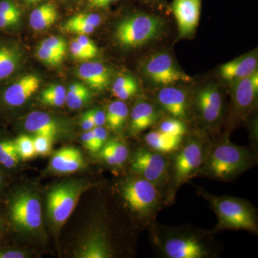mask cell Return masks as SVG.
<instances>
[{"label": "cell", "instance_id": "28", "mask_svg": "<svg viewBox=\"0 0 258 258\" xmlns=\"http://www.w3.org/2000/svg\"><path fill=\"white\" fill-rule=\"evenodd\" d=\"M129 110L124 102L116 101L108 105L106 112V124L111 130L118 132L123 128L128 118Z\"/></svg>", "mask_w": 258, "mask_h": 258}, {"label": "cell", "instance_id": "48", "mask_svg": "<svg viewBox=\"0 0 258 258\" xmlns=\"http://www.w3.org/2000/svg\"><path fill=\"white\" fill-rule=\"evenodd\" d=\"M4 217L3 216V214L0 212V236L3 234V229H4Z\"/></svg>", "mask_w": 258, "mask_h": 258}, {"label": "cell", "instance_id": "6", "mask_svg": "<svg viewBox=\"0 0 258 258\" xmlns=\"http://www.w3.org/2000/svg\"><path fill=\"white\" fill-rule=\"evenodd\" d=\"M164 23L156 15L142 12L134 13L118 22L114 37L123 48H138L160 36L164 30Z\"/></svg>", "mask_w": 258, "mask_h": 258}, {"label": "cell", "instance_id": "21", "mask_svg": "<svg viewBox=\"0 0 258 258\" xmlns=\"http://www.w3.org/2000/svg\"><path fill=\"white\" fill-rule=\"evenodd\" d=\"M85 161L82 154L74 147L62 148L56 152L51 159V169L56 172L69 174L82 169Z\"/></svg>", "mask_w": 258, "mask_h": 258}, {"label": "cell", "instance_id": "15", "mask_svg": "<svg viewBox=\"0 0 258 258\" xmlns=\"http://www.w3.org/2000/svg\"><path fill=\"white\" fill-rule=\"evenodd\" d=\"M157 101L171 118L185 121L189 118L190 101L184 90L173 86H164L157 93Z\"/></svg>", "mask_w": 258, "mask_h": 258}, {"label": "cell", "instance_id": "31", "mask_svg": "<svg viewBox=\"0 0 258 258\" xmlns=\"http://www.w3.org/2000/svg\"><path fill=\"white\" fill-rule=\"evenodd\" d=\"M66 88L60 84H52L42 91L40 101L46 106L60 107L66 103Z\"/></svg>", "mask_w": 258, "mask_h": 258}, {"label": "cell", "instance_id": "33", "mask_svg": "<svg viewBox=\"0 0 258 258\" xmlns=\"http://www.w3.org/2000/svg\"><path fill=\"white\" fill-rule=\"evenodd\" d=\"M15 145L20 159H32L36 155L34 148L33 138L27 135H21L15 139Z\"/></svg>", "mask_w": 258, "mask_h": 258}, {"label": "cell", "instance_id": "36", "mask_svg": "<svg viewBox=\"0 0 258 258\" xmlns=\"http://www.w3.org/2000/svg\"><path fill=\"white\" fill-rule=\"evenodd\" d=\"M96 28L95 27L86 25V24L72 21L70 19L67 21L64 22L62 27V30L63 31L78 34L79 35H90V34L93 33L95 31Z\"/></svg>", "mask_w": 258, "mask_h": 258}, {"label": "cell", "instance_id": "32", "mask_svg": "<svg viewBox=\"0 0 258 258\" xmlns=\"http://www.w3.org/2000/svg\"><path fill=\"white\" fill-rule=\"evenodd\" d=\"M159 130L163 133L180 137H184L187 132L184 121L171 117L161 122Z\"/></svg>", "mask_w": 258, "mask_h": 258}, {"label": "cell", "instance_id": "5", "mask_svg": "<svg viewBox=\"0 0 258 258\" xmlns=\"http://www.w3.org/2000/svg\"><path fill=\"white\" fill-rule=\"evenodd\" d=\"M210 141L198 136L183 139L181 145L169 157V181L166 195V205L174 204L180 188L198 176L205 160Z\"/></svg>", "mask_w": 258, "mask_h": 258}, {"label": "cell", "instance_id": "12", "mask_svg": "<svg viewBox=\"0 0 258 258\" xmlns=\"http://www.w3.org/2000/svg\"><path fill=\"white\" fill-rule=\"evenodd\" d=\"M41 79L35 74H27L0 86V113L20 108L40 88Z\"/></svg>", "mask_w": 258, "mask_h": 258}, {"label": "cell", "instance_id": "9", "mask_svg": "<svg viewBox=\"0 0 258 258\" xmlns=\"http://www.w3.org/2000/svg\"><path fill=\"white\" fill-rule=\"evenodd\" d=\"M7 210L10 223L18 230L34 232L41 226V205L38 198L31 193L10 195Z\"/></svg>", "mask_w": 258, "mask_h": 258}, {"label": "cell", "instance_id": "44", "mask_svg": "<svg viewBox=\"0 0 258 258\" xmlns=\"http://www.w3.org/2000/svg\"><path fill=\"white\" fill-rule=\"evenodd\" d=\"M90 113L92 115L93 121L95 125L97 126H103L106 123V112L101 108H94V109L90 110Z\"/></svg>", "mask_w": 258, "mask_h": 258}, {"label": "cell", "instance_id": "29", "mask_svg": "<svg viewBox=\"0 0 258 258\" xmlns=\"http://www.w3.org/2000/svg\"><path fill=\"white\" fill-rule=\"evenodd\" d=\"M111 89L113 96L121 101H125L138 92V83L132 75L123 74L113 81Z\"/></svg>", "mask_w": 258, "mask_h": 258}, {"label": "cell", "instance_id": "43", "mask_svg": "<svg viewBox=\"0 0 258 258\" xmlns=\"http://www.w3.org/2000/svg\"><path fill=\"white\" fill-rule=\"evenodd\" d=\"M119 0H86L87 6L91 10H104L109 8Z\"/></svg>", "mask_w": 258, "mask_h": 258}, {"label": "cell", "instance_id": "49", "mask_svg": "<svg viewBox=\"0 0 258 258\" xmlns=\"http://www.w3.org/2000/svg\"><path fill=\"white\" fill-rule=\"evenodd\" d=\"M23 1H24V3H26V4L33 5L40 3V2L44 1V0H23Z\"/></svg>", "mask_w": 258, "mask_h": 258}, {"label": "cell", "instance_id": "41", "mask_svg": "<svg viewBox=\"0 0 258 258\" xmlns=\"http://www.w3.org/2000/svg\"><path fill=\"white\" fill-rule=\"evenodd\" d=\"M92 131L94 134L95 139H96L97 148L99 151L108 141V132L106 128H103V126L95 127Z\"/></svg>", "mask_w": 258, "mask_h": 258}, {"label": "cell", "instance_id": "4", "mask_svg": "<svg viewBox=\"0 0 258 258\" xmlns=\"http://www.w3.org/2000/svg\"><path fill=\"white\" fill-rule=\"evenodd\" d=\"M118 192L134 220L145 230H149L157 222L158 214L166 205L161 191L152 183L136 174L120 183Z\"/></svg>", "mask_w": 258, "mask_h": 258}, {"label": "cell", "instance_id": "26", "mask_svg": "<svg viewBox=\"0 0 258 258\" xmlns=\"http://www.w3.org/2000/svg\"><path fill=\"white\" fill-rule=\"evenodd\" d=\"M98 152L102 160L110 166H121L128 159L129 154L127 146L115 139L106 142Z\"/></svg>", "mask_w": 258, "mask_h": 258}, {"label": "cell", "instance_id": "20", "mask_svg": "<svg viewBox=\"0 0 258 258\" xmlns=\"http://www.w3.org/2000/svg\"><path fill=\"white\" fill-rule=\"evenodd\" d=\"M159 118L156 107L147 101H140L134 105L130 115V130L132 135H137L152 126Z\"/></svg>", "mask_w": 258, "mask_h": 258}, {"label": "cell", "instance_id": "8", "mask_svg": "<svg viewBox=\"0 0 258 258\" xmlns=\"http://www.w3.org/2000/svg\"><path fill=\"white\" fill-rule=\"evenodd\" d=\"M131 165L134 174L154 184L164 195L166 202L169 181V157L166 154L147 147L140 148L134 153Z\"/></svg>", "mask_w": 258, "mask_h": 258}, {"label": "cell", "instance_id": "45", "mask_svg": "<svg viewBox=\"0 0 258 258\" xmlns=\"http://www.w3.org/2000/svg\"><path fill=\"white\" fill-rule=\"evenodd\" d=\"M81 125H82V128L85 132L92 130V129L96 127L94 121H93L92 115H91V113H90V111H86V113L82 115V118H81Z\"/></svg>", "mask_w": 258, "mask_h": 258}, {"label": "cell", "instance_id": "37", "mask_svg": "<svg viewBox=\"0 0 258 258\" xmlns=\"http://www.w3.org/2000/svg\"><path fill=\"white\" fill-rule=\"evenodd\" d=\"M53 139L49 136L35 135L33 138V144L36 155H48L52 149Z\"/></svg>", "mask_w": 258, "mask_h": 258}, {"label": "cell", "instance_id": "35", "mask_svg": "<svg viewBox=\"0 0 258 258\" xmlns=\"http://www.w3.org/2000/svg\"><path fill=\"white\" fill-rule=\"evenodd\" d=\"M36 56L39 60L41 61L44 64L47 66H59L63 60L62 57L57 55L55 52L45 48V47L39 45L36 50Z\"/></svg>", "mask_w": 258, "mask_h": 258}, {"label": "cell", "instance_id": "24", "mask_svg": "<svg viewBox=\"0 0 258 258\" xmlns=\"http://www.w3.org/2000/svg\"><path fill=\"white\" fill-rule=\"evenodd\" d=\"M58 18V11L53 3H45L32 10L29 18L30 27L36 31L50 28Z\"/></svg>", "mask_w": 258, "mask_h": 258}, {"label": "cell", "instance_id": "34", "mask_svg": "<svg viewBox=\"0 0 258 258\" xmlns=\"http://www.w3.org/2000/svg\"><path fill=\"white\" fill-rule=\"evenodd\" d=\"M41 46L49 49L55 52L57 55L64 58L67 52V43L62 37L57 36H50L45 39L40 44Z\"/></svg>", "mask_w": 258, "mask_h": 258}, {"label": "cell", "instance_id": "18", "mask_svg": "<svg viewBox=\"0 0 258 258\" xmlns=\"http://www.w3.org/2000/svg\"><path fill=\"white\" fill-rule=\"evenodd\" d=\"M232 85L234 109L237 115L244 118L255 105L258 88L254 87L249 76Z\"/></svg>", "mask_w": 258, "mask_h": 258}, {"label": "cell", "instance_id": "39", "mask_svg": "<svg viewBox=\"0 0 258 258\" xmlns=\"http://www.w3.org/2000/svg\"><path fill=\"white\" fill-rule=\"evenodd\" d=\"M76 40L81 45V47L91 55V58H94L98 55V47L96 46L95 42L91 40L87 35H79Z\"/></svg>", "mask_w": 258, "mask_h": 258}, {"label": "cell", "instance_id": "40", "mask_svg": "<svg viewBox=\"0 0 258 258\" xmlns=\"http://www.w3.org/2000/svg\"><path fill=\"white\" fill-rule=\"evenodd\" d=\"M70 50H71V55L76 60L88 61L92 59L91 55L81 47V45H80L76 39L71 42Z\"/></svg>", "mask_w": 258, "mask_h": 258}, {"label": "cell", "instance_id": "47", "mask_svg": "<svg viewBox=\"0 0 258 258\" xmlns=\"http://www.w3.org/2000/svg\"><path fill=\"white\" fill-rule=\"evenodd\" d=\"M6 185V174L3 169L0 168V195L3 192Z\"/></svg>", "mask_w": 258, "mask_h": 258}, {"label": "cell", "instance_id": "19", "mask_svg": "<svg viewBox=\"0 0 258 258\" xmlns=\"http://www.w3.org/2000/svg\"><path fill=\"white\" fill-rule=\"evenodd\" d=\"M78 76L88 87L95 91L106 89L111 81V71L96 61H86L78 69Z\"/></svg>", "mask_w": 258, "mask_h": 258}, {"label": "cell", "instance_id": "27", "mask_svg": "<svg viewBox=\"0 0 258 258\" xmlns=\"http://www.w3.org/2000/svg\"><path fill=\"white\" fill-rule=\"evenodd\" d=\"M20 160L15 141L0 137V168L5 172L13 170L18 166Z\"/></svg>", "mask_w": 258, "mask_h": 258}, {"label": "cell", "instance_id": "46", "mask_svg": "<svg viewBox=\"0 0 258 258\" xmlns=\"http://www.w3.org/2000/svg\"><path fill=\"white\" fill-rule=\"evenodd\" d=\"M145 4L157 7L158 8H164L166 5V0H139Z\"/></svg>", "mask_w": 258, "mask_h": 258}, {"label": "cell", "instance_id": "42", "mask_svg": "<svg viewBox=\"0 0 258 258\" xmlns=\"http://www.w3.org/2000/svg\"><path fill=\"white\" fill-rule=\"evenodd\" d=\"M81 139H82L83 143L86 149L92 152H98L96 139H95L94 134H93L92 130L85 132V133H83L82 137H81Z\"/></svg>", "mask_w": 258, "mask_h": 258}, {"label": "cell", "instance_id": "7", "mask_svg": "<svg viewBox=\"0 0 258 258\" xmlns=\"http://www.w3.org/2000/svg\"><path fill=\"white\" fill-rule=\"evenodd\" d=\"M91 184L83 180H69L54 186L47 198L49 220L55 227H60L67 221L81 195Z\"/></svg>", "mask_w": 258, "mask_h": 258}, {"label": "cell", "instance_id": "50", "mask_svg": "<svg viewBox=\"0 0 258 258\" xmlns=\"http://www.w3.org/2000/svg\"><path fill=\"white\" fill-rule=\"evenodd\" d=\"M60 1H66V0H60Z\"/></svg>", "mask_w": 258, "mask_h": 258}, {"label": "cell", "instance_id": "30", "mask_svg": "<svg viewBox=\"0 0 258 258\" xmlns=\"http://www.w3.org/2000/svg\"><path fill=\"white\" fill-rule=\"evenodd\" d=\"M89 88L81 83H75L66 91V103L69 108L79 109L91 99Z\"/></svg>", "mask_w": 258, "mask_h": 258}, {"label": "cell", "instance_id": "17", "mask_svg": "<svg viewBox=\"0 0 258 258\" xmlns=\"http://www.w3.org/2000/svg\"><path fill=\"white\" fill-rule=\"evenodd\" d=\"M23 61V52L14 41L0 39V86L16 74Z\"/></svg>", "mask_w": 258, "mask_h": 258}, {"label": "cell", "instance_id": "16", "mask_svg": "<svg viewBox=\"0 0 258 258\" xmlns=\"http://www.w3.org/2000/svg\"><path fill=\"white\" fill-rule=\"evenodd\" d=\"M257 62V54L255 51L240 56L222 64L220 69V76L227 82L233 84L255 72Z\"/></svg>", "mask_w": 258, "mask_h": 258}, {"label": "cell", "instance_id": "14", "mask_svg": "<svg viewBox=\"0 0 258 258\" xmlns=\"http://www.w3.org/2000/svg\"><path fill=\"white\" fill-rule=\"evenodd\" d=\"M202 0H173L171 10L177 23L179 36L193 35L200 21Z\"/></svg>", "mask_w": 258, "mask_h": 258}, {"label": "cell", "instance_id": "1", "mask_svg": "<svg viewBox=\"0 0 258 258\" xmlns=\"http://www.w3.org/2000/svg\"><path fill=\"white\" fill-rule=\"evenodd\" d=\"M148 230L153 247L164 257L214 258L221 254V244L212 230L157 222Z\"/></svg>", "mask_w": 258, "mask_h": 258}, {"label": "cell", "instance_id": "25", "mask_svg": "<svg viewBox=\"0 0 258 258\" xmlns=\"http://www.w3.org/2000/svg\"><path fill=\"white\" fill-rule=\"evenodd\" d=\"M22 10L16 0H0V32H10L22 20Z\"/></svg>", "mask_w": 258, "mask_h": 258}, {"label": "cell", "instance_id": "11", "mask_svg": "<svg viewBox=\"0 0 258 258\" xmlns=\"http://www.w3.org/2000/svg\"><path fill=\"white\" fill-rule=\"evenodd\" d=\"M143 71L151 82L164 87L191 81V78L183 72L166 52H158L150 56L144 64Z\"/></svg>", "mask_w": 258, "mask_h": 258}, {"label": "cell", "instance_id": "10", "mask_svg": "<svg viewBox=\"0 0 258 258\" xmlns=\"http://www.w3.org/2000/svg\"><path fill=\"white\" fill-rule=\"evenodd\" d=\"M223 97L216 85H205L199 88L193 98L197 119L204 128L216 130L223 115Z\"/></svg>", "mask_w": 258, "mask_h": 258}, {"label": "cell", "instance_id": "3", "mask_svg": "<svg viewBox=\"0 0 258 258\" xmlns=\"http://www.w3.org/2000/svg\"><path fill=\"white\" fill-rule=\"evenodd\" d=\"M193 185L198 195L208 202L217 215V224L212 230L214 233L225 230H245L257 235V212L252 203L229 195H212L203 188Z\"/></svg>", "mask_w": 258, "mask_h": 258}, {"label": "cell", "instance_id": "2", "mask_svg": "<svg viewBox=\"0 0 258 258\" xmlns=\"http://www.w3.org/2000/svg\"><path fill=\"white\" fill-rule=\"evenodd\" d=\"M257 164L255 152L232 144L225 135L209 142L203 165L198 176L227 182L237 179Z\"/></svg>", "mask_w": 258, "mask_h": 258}, {"label": "cell", "instance_id": "13", "mask_svg": "<svg viewBox=\"0 0 258 258\" xmlns=\"http://www.w3.org/2000/svg\"><path fill=\"white\" fill-rule=\"evenodd\" d=\"M115 251L113 237L106 231L93 225L83 239L76 257L111 258L115 255Z\"/></svg>", "mask_w": 258, "mask_h": 258}, {"label": "cell", "instance_id": "38", "mask_svg": "<svg viewBox=\"0 0 258 258\" xmlns=\"http://www.w3.org/2000/svg\"><path fill=\"white\" fill-rule=\"evenodd\" d=\"M69 19L72 21L86 24L95 28L99 26L102 23V17L97 13H81L74 15Z\"/></svg>", "mask_w": 258, "mask_h": 258}, {"label": "cell", "instance_id": "22", "mask_svg": "<svg viewBox=\"0 0 258 258\" xmlns=\"http://www.w3.org/2000/svg\"><path fill=\"white\" fill-rule=\"evenodd\" d=\"M25 128L35 135H45L55 138L57 125L50 115L42 111H33L28 114L25 121Z\"/></svg>", "mask_w": 258, "mask_h": 258}, {"label": "cell", "instance_id": "23", "mask_svg": "<svg viewBox=\"0 0 258 258\" xmlns=\"http://www.w3.org/2000/svg\"><path fill=\"white\" fill-rule=\"evenodd\" d=\"M183 139L184 137H174L157 130L146 134L144 142L149 149L161 154H169L175 152L181 145Z\"/></svg>", "mask_w": 258, "mask_h": 258}]
</instances>
